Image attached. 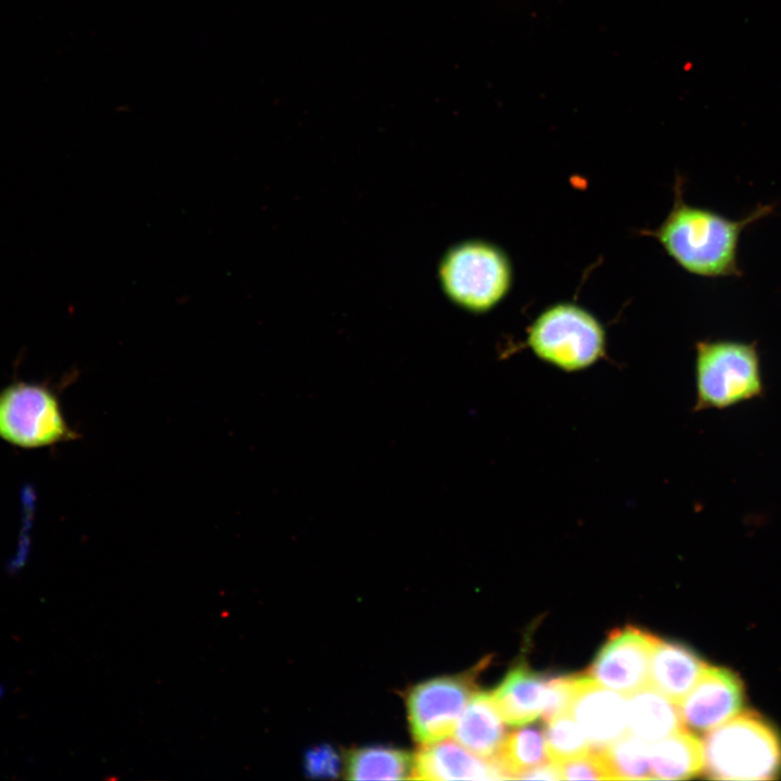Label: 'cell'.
Instances as JSON below:
<instances>
[{"mask_svg":"<svg viewBox=\"0 0 781 781\" xmlns=\"http://www.w3.org/2000/svg\"><path fill=\"white\" fill-rule=\"evenodd\" d=\"M773 209L772 204H761L741 219H730L712 209L688 204L682 196V181L678 179L674 205L650 235L692 274L741 277L738 259L741 235L747 227L771 215Z\"/></svg>","mask_w":781,"mask_h":781,"instance_id":"obj_1","label":"cell"},{"mask_svg":"<svg viewBox=\"0 0 781 781\" xmlns=\"http://www.w3.org/2000/svg\"><path fill=\"white\" fill-rule=\"evenodd\" d=\"M703 744V771L710 779L763 781L781 772V738L755 712L739 713L709 730Z\"/></svg>","mask_w":781,"mask_h":781,"instance_id":"obj_2","label":"cell"},{"mask_svg":"<svg viewBox=\"0 0 781 781\" xmlns=\"http://www.w3.org/2000/svg\"><path fill=\"white\" fill-rule=\"evenodd\" d=\"M695 411L725 410L765 396L756 341L705 340L695 345Z\"/></svg>","mask_w":781,"mask_h":781,"instance_id":"obj_3","label":"cell"},{"mask_svg":"<svg viewBox=\"0 0 781 781\" xmlns=\"http://www.w3.org/2000/svg\"><path fill=\"white\" fill-rule=\"evenodd\" d=\"M526 342L546 363L564 372H578L604 357L606 334L602 323L584 307L559 303L534 320Z\"/></svg>","mask_w":781,"mask_h":781,"instance_id":"obj_4","label":"cell"},{"mask_svg":"<svg viewBox=\"0 0 781 781\" xmlns=\"http://www.w3.org/2000/svg\"><path fill=\"white\" fill-rule=\"evenodd\" d=\"M438 276L445 295L476 313L492 309L512 285V266L505 253L478 240L451 247L440 261Z\"/></svg>","mask_w":781,"mask_h":781,"instance_id":"obj_5","label":"cell"},{"mask_svg":"<svg viewBox=\"0 0 781 781\" xmlns=\"http://www.w3.org/2000/svg\"><path fill=\"white\" fill-rule=\"evenodd\" d=\"M77 437L48 383L16 380L0 389L1 440L22 449H38Z\"/></svg>","mask_w":781,"mask_h":781,"instance_id":"obj_6","label":"cell"},{"mask_svg":"<svg viewBox=\"0 0 781 781\" xmlns=\"http://www.w3.org/2000/svg\"><path fill=\"white\" fill-rule=\"evenodd\" d=\"M477 668L432 678L409 689L406 697L408 722L417 742L434 743L453 732L464 707L477 691Z\"/></svg>","mask_w":781,"mask_h":781,"instance_id":"obj_7","label":"cell"},{"mask_svg":"<svg viewBox=\"0 0 781 781\" xmlns=\"http://www.w3.org/2000/svg\"><path fill=\"white\" fill-rule=\"evenodd\" d=\"M656 637L635 626L610 632L587 674L601 686L630 694L649 684L650 656Z\"/></svg>","mask_w":781,"mask_h":781,"instance_id":"obj_8","label":"cell"},{"mask_svg":"<svg viewBox=\"0 0 781 781\" xmlns=\"http://www.w3.org/2000/svg\"><path fill=\"white\" fill-rule=\"evenodd\" d=\"M744 687L731 670L707 666L693 688L678 702L682 720L690 730L709 731L740 713Z\"/></svg>","mask_w":781,"mask_h":781,"instance_id":"obj_9","label":"cell"},{"mask_svg":"<svg viewBox=\"0 0 781 781\" xmlns=\"http://www.w3.org/2000/svg\"><path fill=\"white\" fill-rule=\"evenodd\" d=\"M567 713L579 725L592 750L607 746L627 730L626 699L588 675H577Z\"/></svg>","mask_w":781,"mask_h":781,"instance_id":"obj_10","label":"cell"},{"mask_svg":"<svg viewBox=\"0 0 781 781\" xmlns=\"http://www.w3.org/2000/svg\"><path fill=\"white\" fill-rule=\"evenodd\" d=\"M410 779L502 780L507 779L495 759L482 758L453 741H437L413 756Z\"/></svg>","mask_w":781,"mask_h":781,"instance_id":"obj_11","label":"cell"},{"mask_svg":"<svg viewBox=\"0 0 781 781\" xmlns=\"http://www.w3.org/2000/svg\"><path fill=\"white\" fill-rule=\"evenodd\" d=\"M551 676L533 670L526 662H520L504 676L491 699L502 717L512 726L529 724L542 716Z\"/></svg>","mask_w":781,"mask_h":781,"instance_id":"obj_12","label":"cell"},{"mask_svg":"<svg viewBox=\"0 0 781 781\" xmlns=\"http://www.w3.org/2000/svg\"><path fill=\"white\" fill-rule=\"evenodd\" d=\"M706 667L688 645L656 637L650 656L649 683L678 704Z\"/></svg>","mask_w":781,"mask_h":781,"instance_id":"obj_13","label":"cell"},{"mask_svg":"<svg viewBox=\"0 0 781 781\" xmlns=\"http://www.w3.org/2000/svg\"><path fill=\"white\" fill-rule=\"evenodd\" d=\"M502 720L490 693L475 691L456 725L453 738L471 753L494 759L507 737Z\"/></svg>","mask_w":781,"mask_h":781,"instance_id":"obj_14","label":"cell"},{"mask_svg":"<svg viewBox=\"0 0 781 781\" xmlns=\"http://www.w3.org/2000/svg\"><path fill=\"white\" fill-rule=\"evenodd\" d=\"M626 715L630 733L649 743L682 729L676 703L649 684L629 694Z\"/></svg>","mask_w":781,"mask_h":781,"instance_id":"obj_15","label":"cell"},{"mask_svg":"<svg viewBox=\"0 0 781 781\" xmlns=\"http://www.w3.org/2000/svg\"><path fill=\"white\" fill-rule=\"evenodd\" d=\"M651 779L683 780L702 772L703 744L683 728L650 743Z\"/></svg>","mask_w":781,"mask_h":781,"instance_id":"obj_16","label":"cell"},{"mask_svg":"<svg viewBox=\"0 0 781 781\" xmlns=\"http://www.w3.org/2000/svg\"><path fill=\"white\" fill-rule=\"evenodd\" d=\"M413 756L393 747L364 746L353 748L345 756V777L350 780L410 779Z\"/></svg>","mask_w":781,"mask_h":781,"instance_id":"obj_17","label":"cell"},{"mask_svg":"<svg viewBox=\"0 0 781 781\" xmlns=\"http://www.w3.org/2000/svg\"><path fill=\"white\" fill-rule=\"evenodd\" d=\"M549 758L543 731L538 727H525L507 734L494 758L507 779L518 777Z\"/></svg>","mask_w":781,"mask_h":781,"instance_id":"obj_18","label":"cell"},{"mask_svg":"<svg viewBox=\"0 0 781 781\" xmlns=\"http://www.w3.org/2000/svg\"><path fill=\"white\" fill-rule=\"evenodd\" d=\"M600 752L613 780L651 779L649 742L623 735Z\"/></svg>","mask_w":781,"mask_h":781,"instance_id":"obj_19","label":"cell"},{"mask_svg":"<svg viewBox=\"0 0 781 781\" xmlns=\"http://www.w3.org/2000/svg\"><path fill=\"white\" fill-rule=\"evenodd\" d=\"M545 722L547 751L553 763L578 757L592 750L588 738L568 713Z\"/></svg>","mask_w":781,"mask_h":781,"instance_id":"obj_20","label":"cell"},{"mask_svg":"<svg viewBox=\"0 0 781 781\" xmlns=\"http://www.w3.org/2000/svg\"><path fill=\"white\" fill-rule=\"evenodd\" d=\"M561 779L613 780L600 750L556 763Z\"/></svg>","mask_w":781,"mask_h":781,"instance_id":"obj_21","label":"cell"},{"mask_svg":"<svg viewBox=\"0 0 781 781\" xmlns=\"http://www.w3.org/2000/svg\"><path fill=\"white\" fill-rule=\"evenodd\" d=\"M340 766V756L331 745L313 746L304 756V770L311 778H334Z\"/></svg>","mask_w":781,"mask_h":781,"instance_id":"obj_22","label":"cell"},{"mask_svg":"<svg viewBox=\"0 0 781 781\" xmlns=\"http://www.w3.org/2000/svg\"><path fill=\"white\" fill-rule=\"evenodd\" d=\"M518 779L526 780H560V771L556 763H545L523 772Z\"/></svg>","mask_w":781,"mask_h":781,"instance_id":"obj_23","label":"cell"}]
</instances>
